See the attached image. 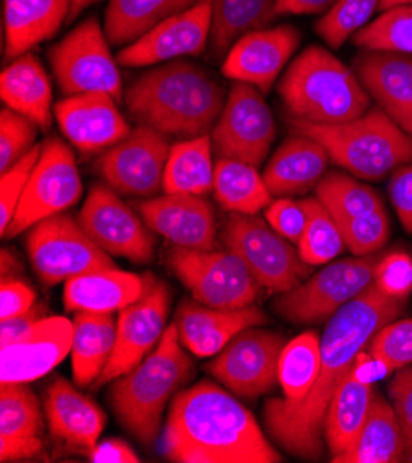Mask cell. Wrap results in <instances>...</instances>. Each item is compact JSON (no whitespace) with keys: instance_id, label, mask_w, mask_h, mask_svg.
Wrapping results in <instances>:
<instances>
[{"instance_id":"cell-1","label":"cell","mask_w":412,"mask_h":463,"mask_svg":"<svg viewBox=\"0 0 412 463\" xmlns=\"http://www.w3.org/2000/svg\"><path fill=\"white\" fill-rule=\"evenodd\" d=\"M403 308L405 299L390 298L372 283L328 321L320 336L322 362L312 390L298 402L282 397L264 404V425L273 443L302 459L324 458V423L335 392L351 372L357 354Z\"/></svg>"},{"instance_id":"cell-2","label":"cell","mask_w":412,"mask_h":463,"mask_svg":"<svg viewBox=\"0 0 412 463\" xmlns=\"http://www.w3.org/2000/svg\"><path fill=\"white\" fill-rule=\"evenodd\" d=\"M159 449L174 463L282 461L252 411L207 381L172 399Z\"/></svg>"},{"instance_id":"cell-3","label":"cell","mask_w":412,"mask_h":463,"mask_svg":"<svg viewBox=\"0 0 412 463\" xmlns=\"http://www.w3.org/2000/svg\"><path fill=\"white\" fill-rule=\"evenodd\" d=\"M126 106L143 126L163 135L196 138L216 126L225 90L204 67L174 61L137 78L128 89Z\"/></svg>"},{"instance_id":"cell-4","label":"cell","mask_w":412,"mask_h":463,"mask_svg":"<svg viewBox=\"0 0 412 463\" xmlns=\"http://www.w3.org/2000/svg\"><path fill=\"white\" fill-rule=\"evenodd\" d=\"M193 369L195 364L172 323L149 356L113 381L110 402L119 423L137 441L152 447L159 436L167 406L191 379Z\"/></svg>"},{"instance_id":"cell-5","label":"cell","mask_w":412,"mask_h":463,"mask_svg":"<svg viewBox=\"0 0 412 463\" xmlns=\"http://www.w3.org/2000/svg\"><path fill=\"white\" fill-rule=\"evenodd\" d=\"M278 92L289 118L309 124H344L370 111V95L330 51L309 46L285 71Z\"/></svg>"},{"instance_id":"cell-6","label":"cell","mask_w":412,"mask_h":463,"mask_svg":"<svg viewBox=\"0 0 412 463\" xmlns=\"http://www.w3.org/2000/svg\"><path fill=\"white\" fill-rule=\"evenodd\" d=\"M291 131L312 137L322 145L331 161L351 175L381 181L403 165L412 163V138L381 108L344 124H309L289 118Z\"/></svg>"},{"instance_id":"cell-7","label":"cell","mask_w":412,"mask_h":463,"mask_svg":"<svg viewBox=\"0 0 412 463\" xmlns=\"http://www.w3.org/2000/svg\"><path fill=\"white\" fill-rule=\"evenodd\" d=\"M222 241L248 266L261 288L283 294L307 279L309 264L296 244L283 239L257 214H232L225 222Z\"/></svg>"},{"instance_id":"cell-8","label":"cell","mask_w":412,"mask_h":463,"mask_svg":"<svg viewBox=\"0 0 412 463\" xmlns=\"http://www.w3.org/2000/svg\"><path fill=\"white\" fill-rule=\"evenodd\" d=\"M167 264L195 301L215 308L254 305L261 285L234 251L174 248Z\"/></svg>"},{"instance_id":"cell-9","label":"cell","mask_w":412,"mask_h":463,"mask_svg":"<svg viewBox=\"0 0 412 463\" xmlns=\"http://www.w3.org/2000/svg\"><path fill=\"white\" fill-rule=\"evenodd\" d=\"M378 257L344 259L324 266L273 303L276 312L296 326L331 319L342 307L374 283Z\"/></svg>"},{"instance_id":"cell-10","label":"cell","mask_w":412,"mask_h":463,"mask_svg":"<svg viewBox=\"0 0 412 463\" xmlns=\"http://www.w3.org/2000/svg\"><path fill=\"white\" fill-rule=\"evenodd\" d=\"M24 246L37 277L47 287L87 271L117 268L111 255L85 233L80 222L63 213L30 227Z\"/></svg>"},{"instance_id":"cell-11","label":"cell","mask_w":412,"mask_h":463,"mask_svg":"<svg viewBox=\"0 0 412 463\" xmlns=\"http://www.w3.org/2000/svg\"><path fill=\"white\" fill-rule=\"evenodd\" d=\"M51 65L60 89L69 97L102 92L122 99V76L97 19L83 21L53 46Z\"/></svg>"},{"instance_id":"cell-12","label":"cell","mask_w":412,"mask_h":463,"mask_svg":"<svg viewBox=\"0 0 412 463\" xmlns=\"http://www.w3.org/2000/svg\"><path fill=\"white\" fill-rule=\"evenodd\" d=\"M81 196V177L72 150L62 138H49L30 175L15 218L5 239H14L41 220L62 214Z\"/></svg>"},{"instance_id":"cell-13","label":"cell","mask_w":412,"mask_h":463,"mask_svg":"<svg viewBox=\"0 0 412 463\" xmlns=\"http://www.w3.org/2000/svg\"><path fill=\"white\" fill-rule=\"evenodd\" d=\"M278 128L263 92L244 81L234 83L211 141L220 157L259 166L276 141Z\"/></svg>"},{"instance_id":"cell-14","label":"cell","mask_w":412,"mask_h":463,"mask_svg":"<svg viewBox=\"0 0 412 463\" xmlns=\"http://www.w3.org/2000/svg\"><path fill=\"white\" fill-rule=\"evenodd\" d=\"M283 347L282 335L259 329V326L248 327L215 356L209 373L239 397H261L280 383Z\"/></svg>"},{"instance_id":"cell-15","label":"cell","mask_w":412,"mask_h":463,"mask_svg":"<svg viewBox=\"0 0 412 463\" xmlns=\"http://www.w3.org/2000/svg\"><path fill=\"white\" fill-rule=\"evenodd\" d=\"M168 154L167 135L141 124L101 156L97 170L117 194L154 198L163 191Z\"/></svg>"},{"instance_id":"cell-16","label":"cell","mask_w":412,"mask_h":463,"mask_svg":"<svg viewBox=\"0 0 412 463\" xmlns=\"http://www.w3.org/2000/svg\"><path fill=\"white\" fill-rule=\"evenodd\" d=\"M78 222L110 255L137 264H149L154 259L156 241L150 227L106 184H95L89 191Z\"/></svg>"},{"instance_id":"cell-17","label":"cell","mask_w":412,"mask_h":463,"mask_svg":"<svg viewBox=\"0 0 412 463\" xmlns=\"http://www.w3.org/2000/svg\"><path fill=\"white\" fill-rule=\"evenodd\" d=\"M170 296L168 285L154 279L139 301L119 312L115 349L95 386L113 383L154 351L167 331Z\"/></svg>"},{"instance_id":"cell-18","label":"cell","mask_w":412,"mask_h":463,"mask_svg":"<svg viewBox=\"0 0 412 463\" xmlns=\"http://www.w3.org/2000/svg\"><path fill=\"white\" fill-rule=\"evenodd\" d=\"M213 30V0H200L141 39L124 46L117 61L124 67H149L183 56H200Z\"/></svg>"},{"instance_id":"cell-19","label":"cell","mask_w":412,"mask_h":463,"mask_svg":"<svg viewBox=\"0 0 412 463\" xmlns=\"http://www.w3.org/2000/svg\"><path fill=\"white\" fill-rule=\"evenodd\" d=\"M74 323L62 316H47L12 344L0 347V381L32 383L63 362L72 349Z\"/></svg>"},{"instance_id":"cell-20","label":"cell","mask_w":412,"mask_h":463,"mask_svg":"<svg viewBox=\"0 0 412 463\" xmlns=\"http://www.w3.org/2000/svg\"><path fill=\"white\" fill-rule=\"evenodd\" d=\"M300 44V32L291 26L255 30L241 37L225 54L222 72L235 81L257 87L263 95L273 87Z\"/></svg>"},{"instance_id":"cell-21","label":"cell","mask_w":412,"mask_h":463,"mask_svg":"<svg viewBox=\"0 0 412 463\" xmlns=\"http://www.w3.org/2000/svg\"><path fill=\"white\" fill-rule=\"evenodd\" d=\"M56 120L71 145L81 154H101L129 135L117 100L102 92L74 95L58 102Z\"/></svg>"},{"instance_id":"cell-22","label":"cell","mask_w":412,"mask_h":463,"mask_svg":"<svg viewBox=\"0 0 412 463\" xmlns=\"http://www.w3.org/2000/svg\"><path fill=\"white\" fill-rule=\"evenodd\" d=\"M145 223L176 248L215 250L216 220L206 196L165 193L139 205Z\"/></svg>"},{"instance_id":"cell-23","label":"cell","mask_w":412,"mask_h":463,"mask_svg":"<svg viewBox=\"0 0 412 463\" xmlns=\"http://www.w3.org/2000/svg\"><path fill=\"white\" fill-rule=\"evenodd\" d=\"M263 323H266V316L254 305L244 308H215L195 299L181 301L174 319L181 345L200 358L216 356L244 329Z\"/></svg>"},{"instance_id":"cell-24","label":"cell","mask_w":412,"mask_h":463,"mask_svg":"<svg viewBox=\"0 0 412 463\" xmlns=\"http://www.w3.org/2000/svg\"><path fill=\"white\" fill-rule=\"evenodd\" d=\"M44 413L53 438L87 456L97 447L106 427L104 411L63 377L49 386L44 395Z\"/></svg>"},{"instance_id":"cell-25","label":"cell","mask_w":412,"mask_h":463,"mask_svg":"<svg viewBox=\"0 0 412 463\" xmlns=\"http://www.w3.org/2000/svg\"><path fill=\"white\" fill-rule=\"evenodd\" d=\"M41 404L28 383L0 390V461H30L43 454Z\"/></svg>"},{"instance_id":"cell-26","label":"cell","mask_w":412,"mask_h":463,"mask_svg":"<svg viewBox=\"0 0 412 463\" xmlns=\"http://www.w3.org/2000/svg\"><path fill=\"white\" fill-rule=\"evenodd\" d=\"M154 275H137L117 268L87 271L65 281L63 303L72 312H120L139 301L150 288Z\"/></svg>"},{"instance_id":"cell-27","label":"cell","mask_w":412,"mask_h":463,"mask_svg":"<svg viewBox=\"0 0 412 463\" xmlns=\"http://www.w3.org/2000/svg\"><path fill=\"white\" fill-rule=\"evenodd\" d=\"M328 150L312 137L294 133L273 152L263 179L278 198H292L311 193L326 175L330 165Z\"/></svg>"},{"instance_id":"cell-28","label":"cell","mask_w":412,"mask_h":463,"mask_svg":"<svg viewBox=\"0 0 412 463\" xmlns=\"http://www.w3.org/2000/svg\"><path fill=\"white\" fill-rule=\"evenodd\" d=\"M71 0H5V56L21 58L69 21Z\"/></svg>"},{"instance_id":"cell-29","label":"cell","mask_w":412,"mask_h":463,"mask_svg":"<svg viewBox=\"0 0 412 463\" xmlns=\"http://www.w3.org/2000/svg\"><path fill=\"white\" fill-rule=\"evenodd\" d=\"M355 74L369 95L396 118L412 100V54L362 51L355 58Z\"/></svg>"},{"instance_id":"cell-30","label":"cell","mask_w":412,"mask_h":463,"mask_svg":"<svg viewBox=\"0 0 412 463\" xmlns=\"http://www.w3.org/2000/svg\"><path fill=\"white\" fill-rule=\"evenodd\" d=\"M0 97L6 108L28 117L37 128L47 131L53 126V85L35 56L24 54L3 71Z\"/></svg>"},{"instance_id":"cell-31","label":"cell","mask_w":412,"mask_h":463,"mask_svg":"<svg viewBox=\"0 0 412 463\" xmlns=\"http://www.w3.org/2000/svg\"><path fill=\"white\" fill-rule=\"evenodd\" d=\"M72 323V381L85 388L97 383L113 354L117 319L111 312H76Z\"/></svg>"},{"instance_id":"cell-32","label":"cell","mask_w":412,"mask_h":463,"mask_svg":"<svg viewBox=\"0 0 412 463\" xmlns=\"http://www.w3.org/2000/svg\"><path fill=\"white\" fill-rule=\"evenodd\" d=\"M405 459L407 443L398 413L388 399L374 393L359 439L335 463H398Z\"/></svg>"},{"instance_id":"cell-33","label":"cell","mask_w":412,"mask_h":463,"mask_svg":"<svg viewBox=\"0 0 412 463\" xmlns=\"http://www.w3.org/2000/svg\"><path fill=\"white\" fill-rule=\"evenodd\" d=\"M374 393L372 384L359 383L351 372L335 392L324 423V439L331 461L346 454L359 439L366 418H369Z\"/></svg>"},{"instance_id":"cell-34","label":"cell","mask_w":412,"mask_h":463,"mask_svg":"<svg viewBox=\"0 0 412 463\" xmlns=\"http://www.w3.org/2000/svg\"><path fill=\"white\" fill-rule=\"evenodd\" d=\"M196 3L200 0H110L106 10L108 41L115 46L135 43Z\"/></svg>"},{"instance_id":"cell-35","label":"cell","mask_w":412,"mask_h":463,"mask_svg":"<svg viewBox=\"0 0 412 463\" xmlns=\"http://www.w3.org/2000/svg\"><path fill=\"white\" fill-rule=\"evenodd\" d=\"M213 194L227 213L248 216L266 209L273 196L263 175H259L257 166L225 157L215 163Z\"/></svg>"},{"instance_id":"cell-36","label":"cell","mask_w":412,"mask_h":463,"mask_svg":"<svg viewBox=\"0 0 412 463\" xmlns=\"http://www.w3.org/2000/svg\"><path fill=\"white\" fill-rule=\"evenodd\" d=\"M211 137L183 138L170 146L165 168V193L207 196L213 193L215 165L211 157Z\"/></svg>"},{"instance_id":"cell-37","label":"cell","mask_w":412,"mask_h":463,"mask_svg":"<svg viewBox=\"0 0 412 463\" xmlns=\"http://www.w3.org/2000/svg\"><path fill=\"white\" fill-rule=\"evenodd\" d=\"M276 3L278 0H213V56L224 58L241 37L263 30L276 17Z\"/></svg>"},{"instance_id":"cell-38","label":"cell","mask_w":412,"mask_h":463,"mask_svg":"<svg viewBox=\"0 0 412 463\" xmlns=\"http://www.w3.org/2000/svg\"><path fill=\"white\" fill-rule=\"evenodd\" d=\"M320 336L314 331H305L285 344L280 358V386L283 399L289 402L302 401L314 386L320 372Z\"/></svg>"},{"instance_id":"cell-39","label":"cell","mask_w":412,"mask_h":463,"mask_svg":"<svg viewBox=\"0 0 412 463\" xmlns=\"http://www.w3.org/2000/svg\"><path fill=\"white\" fill-rule=\"evenodd\" d=\"M314 191L320 203L333 214L335 220L362 216L385 207L378 191L366 187L364 183L355 179V175L340 172L326 174Z\"/></svg>"},{"instance_id":"cell-40","label":"cell","mask_w":412,"mask_h":463,"mask_svg":"<svg viewBox=\"0 0 412 463\" xmlns=\"http://www.w3.org/2000/svg\"><path fill=\"white\" fill-rule=\"evenodd\" d=\"M303 202L307 207V223L296 244L298 253L309 266L328 264L346 248L340 227L318 198H307Z\"/></svg>"},{"instance_id":"cell-41","label":"cell","mask_w":412,"mask_h":463,"mask_svg":"<svg viewBox=\"0 0 412 463\" xmlns=\"http://www.w3.org/2000/svg\"><path fill=\"white\" fill-rule=\"evenodd\" d=\"M353 43L362 51L412 54V5L383 12L353 35Z\"/></svg>"},{"instance_id":"cell-42","label":"cell","mask_w":412,"mask_h":463,"mask_svg":"<svg viewBox=\"0 0 412 463\" xmlns=\"http://www.w3.org/2000/svg\"><path fill=\"white\" fill-rule=\"evenodd\" d=\"M379 5L381 0H337L333 8L316 21V33L331 49H340L350 37L369 24Z\"/></svg>"},{"instance_id":"cell-43","label":"cell","mask_w":412,"mask_h":463,"mask_svg":"<svg viewBox=\"0 0 412 463\" xmlns=\"http://www.w3.org/2000/svg\"><path fill=\"white\" fill-rule=\"evenodd\" d=\"M337 223L346 248L357 257L374 255L390 239V220L385 207L362 216L337 220Z\"/></svg>"},{"instance_id":"cell-44","label":"cell","mask_w":412,"mask_h":463,"mask_svg":"<svg viewBox=\"0 0 412 463\" xmlns=\"http://www.w3.org/2000/svg\"><path fill=\"white\" fill-rule=\"evenodd\" d=\"M41 152L43 145H35L24 157H21L0 175V231H3V237L8 233V229L15 218L30 175L41 157Z\"/></svg>"},{"instance_id":"cell-45","label":"cell","mask_w":412,"mask_h":463,"mask_svg":"<svg viewBox=\"0 0 412 463\" xmlns=\"http://www.w3.org/2000/svg\"><path fill=\"white\" fill-rule=\"evenodd\" d=\"M35 122L10 108H3L0 111V172H6L35 146Z\"/></svg>"},{"instance_id":"cell-46","label":"cell","mask_w":412,"mask_h":463,"mask_svg":"<svg viewBox=\"0 0 412 463\" xmlns=\"http://www.w3.org/2000/svg\"><path fill=\"white\" fill-rule=\"evenodd\" d=\"M366 349L381 358L392 373L412 365V317L387 323L374 335Z\"/></svg>"},{"instance_id":"cell-47","label":"cell","mask_w":412,"mask_h":463,"mask_svg":"<svg viewBox=\"0 0 412 463\" xmlns=\"http://www.w3.org/2000/svg\"><path fill=\"white\" fill-rule=\"evenodd\" d=\"M374 285L387 296L407 299L412 292V259L405 251H392L378 260Z\"/></svg>"},{"instance_id":"cell-48","label":"cell","mask_w":412,"mask_h":463,"mask_svg":"<svg viewBox=\"0 0 412 463\" xmlns=\"http://www.w3.org/2000/svg\"><path fill=\"white\" fill-rule=\"evenodd\" d=\"M264 220L283 239H287L292 244H298L307 223L305 202H294L292 198H278L264 209Z\"/></svg>"},{"instance_id":"cell-49","label":"cell","mask_w":412,"mask_h":463,"mask_svg":"<svg viewBox=\"0 0 412 463\" xmlns=\"http://www.w3.org/2000/svg\"><path fill=\"white\" fill-rule=\"evenodd\" d=\"M388 397L405 434L407 461H412V365L396 372L388 386Z\"/></svg>"},{"instance_id":"cell-50","label":"cell","mask_w":412,"mask_h":463,"mask_svg":"<svg viewBox=\"0 0 412 463\" xmlns=\"http://www.w3.org/2000/svg\"><path fill=\"white\" fill-rule=\"evenodd\" d=\"M388 196L405 231L412 233V165H403L392 172Z\"/></svg>"},{"instance_id":"cell-51","label":"cell","mask_w":412,"mask_h":463,"mask_svg":"<svg viewBox=\"0 0 412 463\" xmlns=\"http://www.w3.org/2000/svg\"><path fill=\"white\" fill-rule=\"evenodd\" d=\"M34 305L35 292L30 285L17 279L3 281V288H0V317L8 319L19 316L30 310Z\"/></svg>"},{"instance_id":"cell-52","label":"cell","mask_w":412,"mask_h":463,"mask_svg":"<svg viewBox=\"0 0 412 463\" xmlns=\"http://www.w3.org/2000/svg\"><path fill=\"white\" fill-rule=\"evenodd\" d=\"M43 317H47V307L35 303L30 310H26L19 316L3 319V323H0V347H5L8 344H12L14 340H17L21 335H24Z\"/></svg>"},{"instance_id":"cell-53","label":"cell","mask_w":412,"mask_h":463,"mask_svg":"<svg viewBox=\"0 0 412 463\" xmlns=\"http://www.w3.org/2000/svg\"><path fill=\"white\" fill-rule=\"evenodd\" d=\"M89 459L95 463H137L141 461L137 452L119 438H110L104 441H99L97 447L91 450Z\"/></svg>"},{"instance_id":"cell-54","label":"cell","mask_w":412,"mask_h":463,"mask_svg":"<svg viewBox=\"0 0 412 463\" xmlns=\"http://www.w3.org/2000/svg\"><path fill=\"white\" fill-rule=\"evenodd\" d=\"M392 372L390 367L378 356H374L369 349H362L351 367V375L364 384H376L379 381H383L385 377H388Z\"/></svg>"},{"instance_id":"cell-55","label":"cell","mask_w":412,"mask_h":463,"mask_svg":"<svg viewBox=\"0 0 412 463\" xmlns=\"http://www.w3.org/2000/svg\"><path fill=\"white\" fill-rule=\"evenodd\" d=\"M337 0H278L273 15H324Z\"/></svg>"},{"instance_id":"cell-56","label":"cell","mask_w":412,"mask_h":463,"mask_svg":"<svg viewBox=\"0 0 412 463\" xmlns=\"http://www.w3.org/2000/svg\"><path fill=\"white\" fill-rule=\"evenodd\" d=\"M17 273H21V264L8 250H3V279L8 281V275H12V279H15Z\"/></svg>"},{"instance_id":"cell-57","label":"cell","mask_w":412,"mask_h":463,"mask_svg":"<svg viewBox=\"0 0 412 463\" xmlns=\"http://www.w3.org/2000/svg\"><path fill=\"white\" fill-rule=\"evenodd\" d=\"M398 122V126L412 138V100L408 106H405V109L394 118Z\"/></svg>"},{"instance_id":"cell-58","label":"cell","mask_w":412,"mask_h":463,"mask_svg":"<svg viewBox=\"0 0 412 463\" xmlns=\"http://www.w3.org/2000/svg\"><path fill=\"white\" fill-rule=\"evenodd\" d=\"M97 3H101V0H71V14H69V23L72 21V19H76L85 8H89V6H93V5H97Z\"/></svg>"},{"instance_id":"cell-59","label":"cell","mask_w":412,"mask_h":463,"mask_svg":"<svg viewBox=\"0 0 412 463\" xmlns=\"http://www.w3.org/2000/svg\"><path fill=\"white\" fill-rule=\"evenodd\" d=\"M407 5H412V0H381L379 10L387 12V10H392L398 6H407Z\"/></svg>"}]
</instances>
